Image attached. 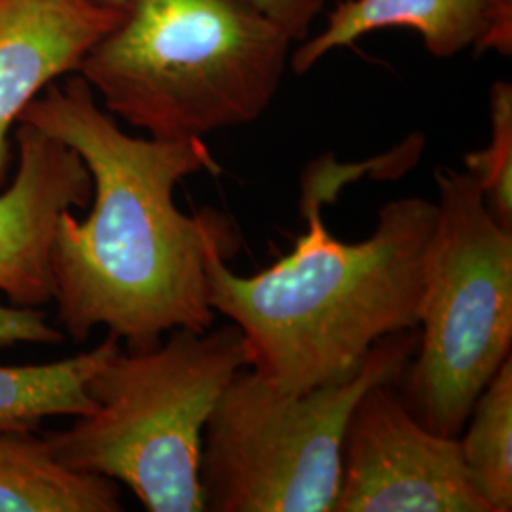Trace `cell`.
Returning <instances> with one entry per match:
<instances>
[{"label":"cell","instance_id":"obj_15","mask_svg":"<svg viewBox=\"0 0 512 512\" xmlns=\"http://www.w3.org/2000/svg\"><path fill=\"white\" fill-rule=\"evenodd\" d=\"M65 334L57 329L40 308H18L0 304V349L18 344H63Z\"/></svg>","mask_w":512,"mask_h":512},{"label":"cell","instance_id":"obj_8","mask_svg":"<svg viewBox=\"0 0 512 512\" xmlns=\"http://www.w3.org/2000/svg\"><path fill=\"white\" fill-rule=\"evenodd\" d=\"M18 169L0 194V296L10 306L54 302L52 241L63 211L88 209L92 177L73 148L25 122L14 128Z\"/></svg>","mask_w":512,"mask_h":512},{"label":"cell","instance_id":"obj_9","mask_svg":"<svg viewBox=\"0 0 512 512\" xmlns=\"http://www.w3.org/2000/svg\"><path fill=\"white\" fill-rule=\"evenodd\" d=\"M120 18L122 10L90 0H0V188L21 112L50 84L78 73Z\"/></svg>","mask_w":512,"mask_h":512},{"label":"cell","instance_id":"obj_16","mask_svg":"<svg viewBox=\"0 0 512 512\" xmlns=\"http://www.w3.org/2000/svg\"><path fill=\"white\" fill-rule=\"evenodd\" d=\"M93 4L122 10L129 0H90ZM300 42L310 35L311 25L323 12L325 0H258Z\"/></svg>","mask_w":512,"mask_h":512},{"label":"cell","instance_id":"obj_3","mask_svg":"<svg viewBox=\"0 0 512 512\" xmlns=\"http://www.w3.org/2000/svg\"><path fill=\"white\" fill-rule=\"evenodd\" d=\"M294 40L258 0H129L78 74L152 139H205L272 105Z\"/></svg>","mask_w":512,"mask_h":512},{"label":"cell","instance_id":"obj_7","mask_svg":"<svg viewBox=\"0 0 512 512\" xmlns=\"http://www.w3.org/2000/svg\"><path fill=\"white\" fill-rule=\"evenodd\" d=\"M334 512H490L458 439L429 431L395 382L372 385L349 416Z\"/></svg>","mask_w":512,"mask_h":512},{"label":"cell","instance_id":"obj_14","mask_svg":"<svg viewBox=\"0 0 512 512\" xmlns=\"http://www.w3.org/2000/svg\"><path fill=\"white\" fill-rule=\"evenodd\" d=\"M490 145L465 156V169L482 186L494 219L512 230V86L495 82L490 90Z\"/></svg>","mask_w":512,"mask_h":512},{"label":"cell","instance_id":"obj_10","mask_svg":"<svg viewBox=\"0 0 512 512\" xmlns=\"http://www.w3.org/2000/svg\"><path fill=\"white\" fill-rule=\"evenodd\" d=\"M389 27L420 33L425 50L448 59L469 48L512 52V0H340L321 33L294 48L289 67L311 71L325 55Z\"/></svg>","mask_w":512,"mask_h":512},{"label":"cell","instance_id":"obj_12","mask_svg":"<svg viewBox=\"0 0 512 512\" xmlns=\"http://www.w3.org/2000/svg\"><path fill=\"white\" fill-rule=\"evenodd\" d=\"M122 348L110 334L92 351L46 365L0 366V433L35 431L48 418L88 416L95 410L88 384Z\"/></svg>","mask_w":512,"mask_h":512},{"label":"cell","instance_id":"obj_1","mask_svg":"<svg viewBox=\"0 0 512 512\" xmlns=\"http://www.w3.org/2000/svg\"><path fill=\"white\" fill-rule=\"evenodd\" d=\"M19 122L73 148L92 177V209L63 211L52 241L55 323L76 344L105 327L128 349H148L171 330H207V258L234 256L241 236L215 209L186 215L175 188L215 171L203 139L133 137L101 107L80 74L50 84Z\"/></svg>","mask_w":512,"mask_h":512},{"label":"cell","instance_id":"obj_13","mask_svg":"<svg viewBox=\"0 0 512 512\" xmlns=\"http://www.w3.org/2000/svg\"><path fill=\"white\" fill-rule=\"evenodd\" d=\"M459 439L490 512L512 511V355L478 395Z\"/></svg>","mask_w":512,"mask_h":512},{"label":"cell","instance_id":"obj_6","mask_svg":"<svg viewBox=\"0 0 512 512\" xmlns=\"http://www.w3.org/2000/svg\"><path fill=\"white\" fill-rule=\"evenodd\" d=\"M435 181L420 338L395 384L429 431L458 439L478 395L511 357L512 230L494 219L467 169L439 167Z\"/></svg>","mask_w":512,"mask_h":512},{"label":"cell","instance_id":"obj_2","mask_svg":"<svg viewBox=\"0 0 512 512\" xmlns=\"http://www.w3.org/2000/svg\"><path fill=\"white\" fill-rule=\"evenodd\" d=\"M423 139L365 164L330 154L304 171L300 211L306 230L293 251L258 274L230 270L219 251L207 258L209 304L234 323L256 374L285 393L344 382L385 336L418 329L423 268L437 224V202L420 196L385 203L370 238H334L323 217L348 183L372 171L403 173Z\"/></svg>","mask_w":512,"mask_h":512},{"label":"cell","instance_id":"obj_5","mask_svg":"<svg viewBox=\"0 0 512 512\" xmlns=\"http://www.w3.org/2000/svg\"><path fill=\"white\" fill-rule=\"evenodd\" d=\"M420 329L389 334L344 382L285 393L243 368L203 433L200 488L211 512H332L349 416L372 385L397 382Z\"/></svg>","mask_w":512,"mask_h":512},{"label":"cell","instance_id":"obj_4","mask_svg":"<svg viewBox=\"0 0 512 512\" xmlns=\"http://www.w3.org/2000/svg\"><path fill=\"white\" fill-rule=\"evenodd\" d=\"M247 366L234 323L171 330L148 349H116L88 384L92 414L46 440L63 465L122 482L148 512H203L205 425Z\"/></svg>","mask_w":512,"mask_h":512},{"label":"cell","instance_id":"obj_11","mask_svg":"<svg viewBox=\"0 0 512 512\" xmlns=\"http://www.w3.org/2000/svg\"><path fill=\"white\" fill-rule=\"evenodd\" d=\"M120 511L116 480L63 465L33 431L0 433V512Z\"/></svg>","mask_w":512,"mask_h":512}]
</instances>
